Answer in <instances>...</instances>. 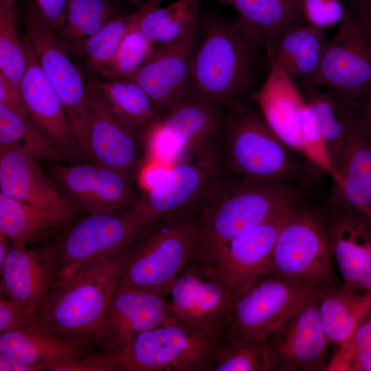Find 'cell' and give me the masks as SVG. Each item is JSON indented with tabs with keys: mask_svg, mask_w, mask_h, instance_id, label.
<instances>
[{
	"mask_svg": "<svg viewBox=\"0 0 371 371\" xmlns=\"http://www.w3.org/2000/svg\"><path fill=\"white\" fill-rule=\"evenodd\" d=\"M199 25L186 98L223 108L251 100L270 69L267 52L235 19L210 12Z\"/></svg>",
	"mask_w": 371,
	"mask_h": 371,
	"instance_id": "cell-1",
	"label": "cell"
},
{
	"mask_svg": "<svg viewBox=\"0 0 371 371\" xmlns=\"http://www.w3.org/2000/svg\"><path fill=\"white\" fill-rule=\"evenodd\" d=\"M220 154L227 172L260 184L307 188L324 175L275 135L251 100L225 107Z\"/></svg>",
	"mask_w": 371,
	"mask_h": 371,
	"instance_id": "cell-2",
	"label": "cell"
},
{
	"mask_svg": "<svg viewBox=\"0 0 371 371\" xmlns=\"http://www.w3.org/2000/svg\"><path fill=\"white\" fill-rule=\"evenodd\" d=\"M126 247L93 258L52 286L36 313L40 326L88 353L104 352L100 339Z\"/></svg>",
	"mask_w": 371,
	"mask_h": 371,
	"instance_id": "cell-3",
	"label": "cell"
},
{
	"mask_svg": "<svg viewBox=\"0 0 371 371\" xmlns=\"http://www.w3.org/2000/svg\"><path fill=\"white\" fill-rule=\"evenodd\" d=\"M307 188L254 183L225 168L199 201L196 253L212 259L232 239L306 197Z\"/></svg>",
	"mask_w": 371,
	"mask_h": 371,
	"instance_id": "cell-4",
	"label": "cell"
},
{
	"mask_svg": "<svg viewBox=\"0 0 371 371\" xmlns=\"http://www.w3.org/2000/svg\"><path fill=\"white\" fill-rule=\"evenodd\" d=\"M196 205L154 221L127 245L118 286L163 292L195 251Z\"/></svg>",
	"mask_w": 371,
	"mask_h": 371,
	"instance_id": "cell-5",
	"label": "cell"
},
{
	"mask_svg": "<svg viewBox=\"0 0 371 371\" xmlns=\"http://www.w3.org/2000/svg\"><path fill=\"white\" fill-rule=\"evenodd\" d=\"M221 336L175 317L136 337L116 357L118 371H210Z\"/></svg>",
	"mask_w": 371,
	"mask_h": 371,
	"instance_id": "cell-6",
	"label": "cell"
},
{
	"mask_svg": "<svg viewBox=\"0 0 371 371\" xmlns=\"http://www.w3.org/2000/svg\"><path fill=\"white\" fill-rule=\"evenodd\" d=\"M335 267L318 207L305 198L283 223L265 274L321 286L333 283Z\"/></svg>",
	"mask_w": 371,
	"mask_h": 371,
	"instance_id": "cell-7",
	"label": "cell"
},
{
	"mask_svg": "<svg viewBox=\"0 0 371 371\" xmlns=\"http://www.w3.org/2000/svg\"><path fill=\"white\" fill-rule=\"evenodd\" d=\"M251 100L282 142L334 179L313 116L295 81L270 62L265 81Z\"/></svg>",
	"mask_w": 371,
	"mask_h": 371,
	"instance_id": "cell-8",
	"label": "cell"
},
{
	"mask_svg": "<svg viewBox=\"0 0 371 371\" xmlns=\"http://www.w3.org/2000/svg\"><path fill=\"white\" fill-rule=\"evenodd\" d=\"M225 118V108L186 98L144 133L143 144L168 167L219 146Z\"/></svg>",
	"mask_w": 371,
	"mask_h": 371,
	"instance_id": "cell-9",
	"label": "cell"
},
{
	"mask_svg": "<svg viewBox=\"0 0 371 371\" xmlns=\"http://www.w3.org/2000/svg\"><path fill=\"white\" fill-rule=\"evenodd\" d=\"M163 293L178 318L222 337L234 299L214 260L194 251Z\"/></svg>",
	"mask_w": 371,
	"mask_h": 371,
	"instance_id": "cell-10",
	"label": "cell"
},
{
	"mask_svg": "<svg viewBox=\"0 0 371 371\" xmlns=\"http://www.w3.org/2000/svg\"><path fill=\"white\" fill-rule=\"evenodd\" d=\"M320 285L263 274L234 300L222 338L265 340Z\"/></svg>",
	"mask_w": 371,
	"mask_h": 371,
	"instance_id": "cell-11",
	"label": "cell"
},
{
	"mask_svg": "<svg viewBox=\"0 0 371 371\" xmlns=\"http://www.w3.org/2000/svg\"><path fill=\"white\" fill-rule=\"evenodd\" d=\"M223 170L219 146L167 167L129 207L136 223L142 229L197 205Z\"/></svg>",
	"mask_w": 371,
	"mask_h": 371,
	"instance_id": "cell-12",
	"label": "cell"
},
{
	"mask_svg": "<svg viewBox=\"0 0 371 371\" xmlns=\"http://www.w3.org/2000/svg\"><path fill=\"white\" fill-rule=\"evenodd\" d=\"M140 229L129 207L91 214L67 225L51 241L57 256V271L51 287L93 258L126 247Z\"/></svg>",
	"mask_w": 371,
	"mask_h": 371,
	"instance_id": "cell-13",
	"label": "cell"
},
{
	"mask_svg": "<svg viewBox=\"0 0 371 371\" xmlns=\"http://www.w3.org/2000/svg\"><path fill=\"white\" fill-rule=\"evenodd\" d=\"M20 18L39 65L72 123L80 150L84 155L87 89L82 73L56 32L45 23L30 2L20 13Z\"/></svg>",
	"mask_w": 371,
	"mask_h": 371,
	"instance_id": "cell-14",
	"label": "cell"
},
{
	"mask_svg": "<svg viewBox=\"0 0 371 371\" xmlns=\"http://www.w3.org/2000/svg\"><path fill=\"white\" fill-rule=\"evenodd\" d=\"M86 89L85 155L135 177L142 159L141 135L113 109L96 80L87 81Z\"/></svg>",
	"mask_w": 371,
	"mask_h": 371,
	"instance_id": "cell-15",
	"label": "cell"
},
{
	"mask_svg": "<svg viewBox=\"0 0 371 371\" xmlns=\"http://www.w3.org/2000/svg\"><path fill=\"white\" fill-rule=\"evenodd\" d=\"M319 286L265 339L270 371L326 370L329 342L319 314Z\"/></svg>",
	"mask_w": 371,
	"mask_h": 371,
	"instance_id": "cell-16",
	"label": "cell"
},
{
	"mask_svg": "<svg viewBox=\"0 0 371 371\" xmlns=\"http://www.w3.org/2000/svg\"><path fill=\"white\" fill-rule=\"evenodd\" d=\"M318 210L342 284L371 292V218L328 196Z\"/></svg>",
	"mask_w": 371,
	"mask_h": 371,
	"instance_id": "cell-17",
	"label": "cell"
},
{
	"mask_svg": "<svg viewBox=\"0 0 371 371\" xmlns=\"http://www.w3.org/2000/svg\"><path fill=\"white\" fill-rule=\"evenodd\" d=\"M311 83L333 93L351 107L371 87V47L347 8Z\"/></svg>",
	"mask_w": 371,
	"mask_h": 371,
	"instance_id": "cell-18",
	"label": "cell"
},
{
	"mask_svg": "<svg viewBox=\"0 0 371 371\" xmlns=\"http://www.w3.org/2000/svg\"><path fill=\"white\" fill-rule=\"evenodd\" d=\"M52 173L63 195L89 214L129 207L139 196L134 177L95 163L56 165Z\"/></svg>",
	"mask_w": 371,
	"mask_h": 371,
	"instance_id": "cell-19",
	"label": "cell"
},
{
	"mask_svg": "<svg viewBox=\"0 0 371 371\" xmlns=\"http://www.w3.org/2000/svg\"><path fill=\"white\" fill-rule=\"evenodd\" d=\"M199 20L178 38L157 45L153 53L129 78L165 113L188 94L200 35Z\"/></svg>",
	"mask_w": 371,
	"mask_h": 371,
	"instance_id": "cell-20",
	"label": "cell"
},
{
	"mask_svg": "<svg viewBox=\"0 0 371 371\" xmlns=\"http://www.w3.org/2000/svg\"><path fill=\"white\" fill-rule=\"evenodd\" d=\"M175 317L163 292L118 286L106 314L100 348L117 357L139 334Z\"/></svg>",
	"mask_w": 371,
	"mask_h": 371,
	"instance_id": "cell-21",
	"label": "cell"
},
{
	"mask_svg": "<svg viewBox=\"0 0 371 371\" xmlns=\"http://www.w3.org/2000/svg\"><path fill=\"white\" fill-rule=\"evenodd\" d=\"M21 39L27 62L19 86L23 106L31 120L51 143L68 157L79 159L82 154L65 107L27 38L25 36Z\"/></svg>",
	"mask_w": 371,
	"mask_h": 371,
	"instance_id": "cell-22",
	"label": "cell"
},
{
	"mask_svg": "<svg viewBox=\"0 0 371 371\" xmlns=\"http://www.w3.org/2000/svg\"><path fill=\"white\" fill-rule=\"evenodd\" d=\"M296 204L238 234L212 259L234 300L265 274L282 225Z\"/></svg>",
	"mask_w": 371,
	"mask_h": 371,
	"instance_id": "cell-23",
	"label": "cell"
},
{
	"mask_svg": "<svg viewBox=\"0 0 371 371\" xmlns=\"http://www.w3.org/2000/svg\"><path fill=\"white\" fill-rule=\"evenodd\" d=\"M0 271L1 291L36 314L47 302L57 271L55 249L51 242L30 249L12 243Z\"/></svg>",
	"mask_w": 371,
	"mask_h": 371,
	"instance_id": "cell-24",
	"label": "cell"
},
{
	"mask_svg": "<svg viewBox=\"0 0 371 371\" xmlns=\"http://www.w3.org/2000/svg\"><path fill=\"white\" fill-rule=\"evenodd\" d=\"M1 193L43 207L76 206L25 151L0 146Z\"/></svg>",
	"mask_w": 371,
	"mask_h": 371,
	"instance_id": "cell-25",
	"label": "cell"
},
{
	"mask_svg": "<svg viewBox=\"0 0 371 371\" xmlns=\"http://www.w3.org/2000/svg\"><path fill=\"white\" fill-rule=\"evenodd\" d=\"M328 196L371 218V140L355 124L333 164Z\"/></svg>",
	"mask_w": 371,
	"mask_h": 371,
	"instance_id": "cell-26",
	"label": "cell"
},
{
	"mask_svg": "<svg viewBox=\"0 0 371 371\" xmlns=\"http://www.w3.org/2000/svg\"><path fill=\"white\" fill-rule=\"evenodd\" d=\"M0 354L41 370L66 371L88 353L40 325L0 333Z\"/></svg>",
	"mask_w": 371,
	"mask_h": 371,
	"instance_id": "cell-27",
	"label": "cell"
},
{
	"mask_svg": "<svg viewBox=\"0 0 371 371\" xmlns=\"http://www.w3.org/2000/svg\"><path fill=\"white\" fill-rule=\"evenodd\" d=\"M78 209L36 206L0 192V230L12 243L26 246L70 225Z\"/></svg>",
	"mask_w": 371,
	"mask_h": 371,
	"instance_id": "cell-28",
	"label": "cell"
},
{
	"mask_svg": "<svg viewBox=\"0 0 371 371\" xmlns=\"http://www.w3.org/2000/svg\"><path fill=\"white\" fill-rule=\"evenodd\" d=\"M232 7L235 19L267 52L288 31L305 23L298 0H207Z\"/></svg>",
	"mask_w": 371,
	"mask_h": 371,
	"instance_id": "cell-29",
	"label": "cell"
},
{
	"mask_svg": "<svg viewBox=\"0 0 371 371\" xmlns=\"http://www.w3.org/2000/svg\"><path fill=\"white\" fill-rule=\"evenodd\" d=\"M328 43L324 30L304 23L285 33L267 54L297 85L312 82Z\"/></svg>",
	"mask_w": 371,
	"mask_h": 371,
	"instance_id": "cell-30",
	"label": "cell"
},
{
	"mask_svg": "<svg viewBox=\"0 0 371 371\" xmlns=\"http://www.w3.org/2000/svg\"><path fill=\"white\" fill-rule=\"evenodd\" d=\"M318 305L322 326L329 344L345 341L371 308V292L351 290L342 284L321 285Z\"/></svg>",
	"mask_w": 371,
	"mask_h": 371,
	"instance_id": "cell-31",
	"label": "cell"
},
{
	"mask_svg": "<svg viewBox=\"0 0 371 371\" xmlns=\"http://www.w3.org/2000/svg\"><path fill=\"white\" fill-rule=\"evenodd\" d=\"M298 86L313 116L333 169L337 154L355 127L354 108L344 104L329 91L311 82Z\"/></svg>",
	"mask_w": 371,
	"mask_h": 371,
	"instance_id": "cell-32",
	"label": "cell"
},
{
	"mask_svg": "<svg viewBox=\"0 0 371 371\" xmlns=\"http://www.w3.org/2000/svg\"><path fill=\"white\" fill-rule=\"evenodd\" d=\"M148 6L114 19L94 34L70 46L67 52L87 71L102 75L124 37L137 26Z\"/></svg>",
	"mask_w": 371,
	"mask_h": 371,
	"instance_id": "cell-33",
	"label": "cell"
},
{
	"mask_svg": "<svg viewBox=\"0 0 371 371\" xmlns=\"http://www.w3.org/2000/svg\"><path fill=\"white\" fill-rule=\"evenodd\" d=\"M96 82L118 115L142 137L165 112L135 81L113 78Z\"/></svg>",
	"mask_w": 371,
	"mask_h": 371,
	"instance_id": "cell-34",
	"label": "cell"
},
{
	"mask_svg": "<svg viewBox=\"0 0 371 371\" xmlns=\"http://www.w3.org/2000/svg\"><path fill=\"white\" fill-rule=\"evenodd\" d=\"M202 1L176 0L164 8L148 5L137 29L146 39L156 45L171 42L199 20Z\"/></svg>",
	"mask_w": 371,
	"mask_h": 371,
	"instance_id": "cell-35",
	"label": "cell"
},
{
	"mask_svg": "<svg viewBox=\"0 0 371 371\" xmlns=\"http://www.w3.org/2000/svg\"><path fill=\"white\" fill-rule=\"evenodd\" d=\"M0 146L20 148L34 159L62 161L69 158L51 143L28 114L0 104Z\"/></svg>",
	"mask_w": 371,
	"mask_h": 371,
	"instance_id": "cell-36",
	"label": "cell"
},
{
	"mask_svg": "<svg viewBox=\"0 0 371 371\" xmlns=\"http://www.w3.org/2000/svg\"><path fill=\"white\" fill-rule=\"evenodd\" d=\"M121 15L111 0H69L65 23L55 32L67 49Z\"/></svg>",
	"mask_w": 371,
	"mask_h": 371,
	"instance_id": "cell-37",
	"label": "cell"
},
{
	"mask_svg": "<svg viewBox=\"0 0 371 371\" xmlns=\"http://www.w3.org/2000/svg\"><path fill=\"white\" fill-rule=\"evenodd\" d=\"M19 17L16 0L0 1V73L19 92L27 65L22 39L17 31Z\"/></svg>",
	"mask_w": 371,
	"mask_h": 371,
	"instance_id": "cell-38",
	"label": "cell"
},
{
	"mask_svg": "<svg viewBox=\"0 0 371 371\" xmlns=\"http://www.w3.org/2000/svg\"><path fill=\"white\" fill-rule=\"evenodd\" d=\"M210 371H270L269 354L265 340L221 337Z\"/></svg>",
	"mask_w": 371,
	"mask_h": 371,
	"instance_id": "cell-39",
	"label": "cell"
},
{
	"mask_svg": "<svg viewBox=\"0 0 371 371\" xmlns=\"http://www.w3.org/2000/svg\"><path fill=\"white\" fill-rule=\"evenodd\" d=\"M325 371H371V308L351 335L335 346Z\"/></svg>",
	"mask_w": 371,
	"mask_h": 371,
	"instance_id": "cell-40",
	"label": "cell"
},
{
	"mask_svg": "<svg viewBox=\"0 0 371 371\" xmlns=\"http://www.w3.org/2000/svg\"><path fill=\"white\" fill-rule=\"evenodd\" d=\"M155 47L141 34L137 26L124 37L101 76L110 79L129 78L153 53Z\"/></svg>",
	"mask_w": 371,
	"mask_h": 371,
	"instance_id": "cell-41",
	"label": "cell"
},
{
	"mask_svg": "<svg viewBox=\"0 0 371 371\" xmlns=\"http://www.w3.org/2000/svg\"><path fill=\"white\" fill-rule=\"evenodd\" d=\"M298 4L304 21L323 30L337 26L346 11L340 0H298Z\"/></svg>",
	"mask_w": 371,
	"mask_h": 371,
	"instance_id": "cell-42",
	"label": "cell"
},
{
	"mask_svg": "<svg viewBox=\"0 0 371 371\" xmlns=\"http://www.w3.org/2000/svg\"><path fill=\"white\" fill-rule=\"evenodd\" d=\"M36 314L29 312L8 297L0 298V333L39 326Z\"/></svg>",
	"mask_w": 371,
	"mask_h": 371,
	"instance_id": "cell-43",
	"label": "cell"
},
{
	"mask_svg": "<svg viewBox=\"0 0 371 371\" xmlns=\"http://www.w3.org/2000/svg\"><path fill=\"white\" fill-rule=\"evenodd\" d=\"M69 0H30L39 16L54 32L64 25L66 21Z\"/></svg>",
	"mask_w": 371,
	"mask_h": 371,
	"instance_id": "cell-44",
	"label": "cell"
},
{
	"mask_svg": "<svg viewBox=\"0 0 371 371\" xmlns=\"http://www.w3.org/2000/svg\"><path fill=\"white\" fill-rule=\"evenodd\" d=\"M344 4L371 47V0H345Z\"/></svg>",
	"mask_w": 371,
	"mask_h": 371,
	"instance_id": "cell-45",
	"label": "cell"
},
{
	"mask_svg": "<svg viewBox=\"0 0 371 371\" xmlns=\"http://www.w3.org/2000/svg\"><path fill=\"white\" fill-rule=\"evenodd\" d=\"M353 115L355 126L371 140V87L355 102Z\"/></svg>",
	"mask_w": 371,
	"mask_h": 371,
	"instance_id": "cell-46",
	"label": "cell"
},
{
	"mask_svg": "<svg viewBox=\"0 0 371 371\" xmlns=\"http://www.w3.org/2000/svg\"><path fill=\"white\" fill-rule=\"evenodd\" d=\"M1 371H39V370L30 364L23 363L15 359L0 354Z\"/></svg>",
	"mask_w": 371,
	"mask_h": 371,
	"instance_id": "cell-47",
	"label": "cell"
},
{
	"mask_svg": "<svg viewBox=\"0 0 371 371\" xmlns=\"http://www.w3.org/2000/svg\"><path fill=\"white\" fill-rule=\"evenodd\" d=\"M9 248L8 237L4 232L0 230V268L3 265Z\"/></svg>",
	"mask_w": 371,
	"mask_h": 371,
	"instance_id": "cell-48",
	"label": "cell"
},
{
	"mask_svg": "<svg viewBox=\"0 0 371 371\" xmlns=\"http://www.w3.org/2000/svg\"><path fill=\"white\" fill-rule=\"evenodd\" d=\"M130 3L136 6L137 9H141L148 5H150L153 0H127Z\"/></svg>",
	"mask_w": 371,
	"mask_h": 371,
	"instance_id": "cell-49",
	"label": "cell"
},
{
	"mask_svg": "<svg viewBox=\"0 0 371 371\" xmlns=\"http://www.w3.org/2000/svg\"><path fill=\"white\" fill-rule=\"evenodd\" d=\"M161 1L162 0H153L150 5L153 7H159Z\"/></svg>",
	"mask_w": 371,
	"mask_h": 371,
	"instance_id": "cell-50",
	"label": "cell"
},
{
	"mask_svg": "<svg viewBox=\"0 0 371 371\" xmlns=\"http://www.w3.org/2000/svg\"><path fill=\"white\" fill-rule=\"evenodd\" d=\"M0 1H3V0H0Z\"/></svg>",
	"mask_w": 371,
	"mask_h": 371,
	"instance_id": "cell-51",
	"label": "cell"
}]
</instances>
